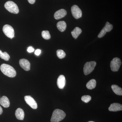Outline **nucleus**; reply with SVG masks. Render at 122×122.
<instances>
[{
	"mask_svg": "<svg viewBox=\"0 0 122 122\" xmlns=\"http://www.w3.org/2000/svg\"><path fill=\"white\" fill-rule=\"evenodd\" d=\"M1 71L5 75L10 77H14L16 76V72L11 66L6 64H2L0 67Z\"/></svg>",
	"mask_w": 122,
	"mask_h": 122,
	"instance_id": "f257e3e1",
	"label": "nucleus"
},
{
	"mask_svg": "<svg viewBox=\"0 0 122 122\" xmlns=\"http://www.w3.org/2000/svg\"><path fill=\"white\" fill-rule=\"evenodd\" d=\"M66 114L62 110L57 109L53 112L51 121V122H59L65 117Z\"/></svg>",
	"mask_w": 122,
	"mask_h": 122,
	"instance_id": "f03ea898",
	"label": "nucleus"
},
{
	"mask_svg": "<svg viewBox=\"0 0 122 122\" xmlns=\"http://www.w3.org/2000/svg\"><path fill=\"white\" fill-rule=\"evenodd\" d=\"M5 7L11 13L17 14L19 13V8L17 5L13 1H7L5 4Z\"/></svg>",
	"mask_w": 122,
	"mask_h": 122,
	"instance_id": "7ed1b4c3",
	"label": "nucleus"
},
{
	"mask_svg": "<svg viewBox=\"0 0 122 122\" xmlns=\"http://www.w3.org/2000/svg\"><path fill=\"white\" fill-rule=\"evenodd\" d=\"M96 65L95 61L87 62L85 63L83 68V72L85 75H87L91 73L95 68Z\"/></svg>",
	"mask_w": 122,
	"mask_h": 122,
	"instance_id": "20e7f679",
	"label": "nucleus"
},
{
	"mask_svg": "<svg viewBox=\"0 0 122 122\" xmlns=\"http://www.w3.org/2000/svg\"><path fill=\"white\" fill-rule=\"evenodd\" d=\"M2 30L5 35L11 39L14 37L15 34L14 30L11 25H5L3 26Z\"/></svg>",
	"mask_w": 122,
	"mask_h": 122,
	"instance_id": "39448f33",
	"label": "nucleus"
},
{
	"mask_svg": "<svg viewBox=\"0 0 122 122\" xmlns=\"http://www.w3.org/2000/svg\"><path fill=\"white\" fill-rule=\"evenodd\" d=\"M122 65V62L119 58H114L111 62L110 67L113 72H117L119 70Z\"/></svg>",
	"mask_w": 122,
	"mask_h": 122,
	"instance_id": "423d86ee",
	"label": "nucleus"
},
{
	"mask_svg": "<svg viewBox=\"0 0 122 122\" xmlns=\"http://www.w3.org/2000/svg\"><path fill=\"white\" fill-rule=\"evenodd\" d=\"M71 10L72 15L75 19H78L81 17L82 15L81 10L77 5H73L71 7Z\"/></svg>",
	"mask_w": 122,
	"mask_h": 122,
	"instance_id": "0eeeda50",
	"label": "nucleus"
},
{
	"mask_svg": "<svg viewBox=\"0 0 122 122\" xmlns=\"http://www.w3.org/2000/svg\"><path fill=\"white\" fill-rule=\"evenodd\" d=\"M113 28V26L112 24L109 22H107L105 25V27L102 29L98 34V37L100 38L104 36L107 32H109L111 31Z\"/></svg>",
	"mask_w": 122,
	"mask_h": 122,
	"instance_id": "6e6552de",
	"label": "nucleus"
},
{
	"mask_svg": "<svg viewBox=\"0 0 122 122\" xmlns=\"http://www.w3.org/2000/svg\"><path fill=\"white\" fill-rule=\"evenodd\" d=\"M25 101L26 103L32 107V109H37V105L34 99L30 96H25Z\"/></svg>",
	"mask_w": 122,
	"mask_h": 122,
	"instance_id": "1a4fd4ad",
	"label": "nucleus"
},
{
	"mask_svg": "<svg viewBox=\"0 0 122 122\" xmlns=\"http://www.w3.org/2000/svg\"><path fill=\"white\" fill-rule=\"evenodd\" d=\"M19 63L21 67L26 71H28L30 69V63L27 59H20Z\"/></svg>",
	"mask_w": 122,
	"mask_h": 122,
	"instance_id": "9d476101",
	"label": "nucleus"
},
{
	"mask_svg": "<svg viewBox=\"0 0 122 122\" xmlns=\"http://www.w3.org/2000/svg\"><path fill=\"white\" fill-rule=\"evenodd\" d=\"M67 12L65 10L61 9L56 11L54 14V17L56 20H59L65 16Z\"/></svg>",
	"mask_w": 122,
	"mask_h": 122,
	"instance_id": "9b49d317",
	"label": "nucleus"
},
{
	"mask_svg": "<svg viewBox=\"0 0 122 122\" xmlns=\"http://www.w3.org/2000/svg\"><path fill=\"white\" fill-rule=\"evenodd\" d=\"M66 81L65 77L63 75H61L58 78L57 85L59 89H63L65 86Z\"/></svg>",
	"mask_w": 122,
	"mask_h": 122,
	"instance_id": "f8f14e48",
	"label": "nucleus"
},
{
	"mask_svg": "<svg viewBox=\"0 0 122 122\" xmlns=\"http://www.w3.org/2000/svg\"><path fill=\"white\" fill-rule=\"evenodd\" d=\"M110 111L117 112L122 110V105L117 103H114L111 105L109 108Z\"/></svg>",
	"mask_w": 122,
	"mask_h": 122,
	"instance_id": "ddd939ff",
	"label": "nucleus"
},
{
	"mask_svg": "<svg viewBox=\"0 0 122 122\" xmlns=\"http://www.w3.org/2000/svg\"><path fill=\"white\" fill-rule=\"evenodd\" d=\"M0 105L5 108L8 107L10 105V102L8 98L5 96H2L0 98Z\"/></svg>",
	"mask_w": 122,
	"mask_h": 122,
	"instance_id": "4468645a",
	"label": "nucleus"
},
{
	"mask_svg": "<svg viewBox=\"0 0 122 122\" xmlns=\"http://www.w3.org/2000/svg\"><path fill=\"white\" fill-rule=\"evenodd\" d=\"M16 118L18 120H23L25 116V113L24 110L21 108H18L15 113Z\"/></svg>",
	"mask_w": 122,
	"mask_h": 122,
	"instance_id": "2eb2a0df",
	"label": "nucleus"
},
{
	"mask_svg": "<svg viewBox=\"0 0 122 122\" xmlns=\"http://www.w3.org/2000/svg\"><path fill=\"white\" fill-rule=\"evenodd\" d=\"M57 26L58 29L61 32H64L66 29V23L63 21H59L57 23Z\"/></svg>",
	"mask_w": 122,
	"mask_h": 122,
	"instance_id": "dca6fc26",
	"label": "nucleus"
},
{
	"mask_svg": "<svg viewBox=\"0 0 122 122\" xmlns=\"http://www.w3.org/2000/svg\"><path fill=\"white\" fill-rule=\"evenodd\" d=\"M81 32L82 30L81 29L78 27H76L71 32V34L73 37L74 39H76Z\"/></svg>",
	"mask_w": 122,
	"mask_h": 122,
	"instance_id": "f3484780",
	"label": "nucleus"
},
{
	"mask_svg": "<svg viewBox=\"0 0 122 122\" xmlns=\"http://www.w3.org/2000/svg\"><path fill=\"white\" fill-rule=\"evenodd\" d=\"M112 89L114 93L118 95H122V88L118 86L117 85H114L111 86Z\"/></svg>",
	"mask_w": 122,
	"mask_h": 122,
	"instance_id": "a211bd4d",
	"label": "nucleus"
},
{
	"mask_svg": "<svg viewBox=\"0 0 122 122\" xmlns=\"http://www.w3.org/2000/svg\"><path fill=\"white\" fill-rule=\"evenodd\" d=\"M96 85V80L94 79H92L87 82L86 85V87L89 89L92 90L95 88Z\"/></svg>",
	"mask_w": 122,
	"mask_h": 122,
	"instance_id": "6ab92c4d",
	"label": "nucleus"
},
{
	"mask_svg": "<svg viewBox=\"0 0 122 122\" xmlns=\"http://www.w3.org/2000/svg\"><path fill=\"white\" fill-rule=\"evenodd\" d=\"M0 57L1 59H4L5 61H8L10 56L8 54V53L6 52H2L0 50Z\"/></svg>",
	"mask_w": 122,
	"mask_h": 122,
	"instance_id": "aec40b11",
	"label": "nucleus"
},
{
	"mask_svg": "<svg viewBox=\"0 0 122 122\" xmlns=\"http://www.w3.org/2000/svg\"><path fill=\"white\" fill-rule=\"evenodd\" d=\"M57 55L59 59H62L66 56V54L65 52L62 50H58L57 51Z\"/></svg>",
	"mask_w": 122,
	"mask_h": 122,
	"instance_id": "412c9836",
	"label": "nucleus"
},
{
	"mask_svg": "<svg viewBox=\"0 0 122 122\" xmlns=\"http://www.w3.org/2000/svg\"><path fill=\"white\" fill-rule=\"evenodd\" d=\"M42 36L44 39L48 40L50 39L51 35L48 30H43L42 32Z\"/></svg>",
	"mask_w": 122,
	"mask_h": 122,
	"instance_id": "4be33fe9",
	"label": "nucleus"
},
{
	"mask_svg": "<svg viewBox=\"0 0 122 122\" xmlns=\"http://www.w3.org/2000/svg\"><path fill=\"white\" fill-rule=\"evenodd\" d=\"M91 96L89 95H84L81 97V100L85 103H88L91 100Z\"/></svg>",
	"mask_w": 122,
	"mask_h": 122,
	"instance_id": "5701e85b",
	"label": "nucleus"
},
{
	"mask_svg": "<svg viewBox=\"0 0 122 122\" xmlns=\"http://www.w3.org/2000/svg\"><path fill=\"white\" fill-rule=\"evenodd\" d=\"M27 50L29 53H32L34 51V49L32 46H30L28 48Z\"/></svg>",
	"mask_w": 122,
	"mask_h": 122,
	"instance_id": "b1692460",
	"label": "nucleus"
},
{
	"mask_svg": "<svg viewBox=\"0 0 122 122\" xmlns=\"http://www.w3.org/2000/svg\"><path fill=\"white\" fill-rule=\"evenodd\" d=\"M41 53V50L39 49H37L35 51V54L37 56H39Z\"/></svg>",
	"mask_w": 122,
	"mask_h": 122,
	"instance_id": "393cba45",
	"label": "nucleus"
},
{
	"mask_svg": "<svg viewBox=\"0 0 122 122\" xmlns=\"http://www.w3.org/2000/svg\"><path fill=\"white\" fill-rule=\"evenodd\" d=\"M29 3L31 4H33L35 2V0H28Z\"/></svg>",
	"mask_w": 122,
	"mask_h": 122,
	"instance_id": "a878e982",
	"label": "nucleus"
},
{
	"mask_svg": "<svg viewBox=\"0 0 122 122\" xmlns=\"http://www.w3.org/2000/svg\"><path fill=\"white\" fill-rule=\"evenodd\" d=\"M2 113H3V110L1 107L0 106V115H1Z\"/></svg>",
	"mask_w": 122,
	"mask_h": 122,
	"instance_id": "bb28decb",
	"label": "nucleus"
},
{
	"mask_svg": "<svg viewBox=\"0 0 122 122\" xmlns=\"http://www.w3.org/2000/svg\"><path fill=\"white\" fill-rule=\"evenodd\" d=\"M92 122V121H90V122Z\"/></svg>",
	"mask_w": 122,
	"mask_h": 122,
	"instance_id": "cd10ccee",
	"label": "nucleus"
}]
</instances>
